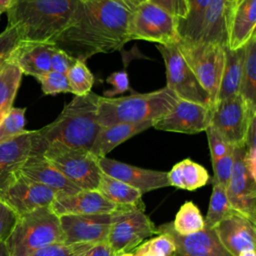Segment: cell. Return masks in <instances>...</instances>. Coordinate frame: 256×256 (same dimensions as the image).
I'll return each mask as SVG.
<instances>
[{
    "instance_id": "obj_41",
    "label": "cell",
    "mask_w": 256,
    "mask_h": 256,
    "mask_svg": "<svg viewBox=\"0 0 256 256\" xmlns=\"http://www.w3.org/2000/svg\"><path fill=\"white\" fill-rule=\"evenodd\" d=\"M106 82L110 85H112L111 90H105L103 92V97L112 98L118 94H123L124 92L130 90V83H129V77L126 72V70L122 71H116L111 73L107 79Z\"/></svg>"
},
{
    "instance_id": "obj_11",
    "label": "cell",
    "mask_w": 256,
    "mask_h": 256,
    "mask_svg": "<svg viewBox=\"0 0 256 256\" xmlns=\"http://www.w3.org/2000/svg\"><path fill=\"white\" fill-rule=\"evenodd\" d=\"M162 55L168 87L181 100L213 106L208 93L201 86L195 74L185 61L176 44H156Z\"/></svg>"
},
{
    "instance_id": "obj_28",
    "label": "cell",
    "mask_w": 256,
    "mask_h": 256,
    "mask_svg": "<svg viewBox=\"0 0 256 256\" xmlns=\"http://www.w3.org/2000/svg\"><path fill=\"white\" fill-rule=\"evenodd\" d=\"M167 177L170 186L189 191L203 187L210 181L208 171L202 165L189 158L176 163L167 172Z\"/></svg>"
},
{
    "instance_id": "obj_24",
    "label": "cell",
    "mask_w": 256,
    "mask_h": 256,
    "mask_svg": "<svg viewBox=\"0 0 256 256\" xmlns=\"http://www.w3.org/2000/svg\"><path fill=\"white\" fill-rule=\"evenodd\" d=\"M155 121L138 123H117L109 126H101L90 149V153L96 158L106 155L121 143L133 136L153 127Z\"/></svg>"
},
{
    "instance_id": "obj_54",
    "label": "cell",
    "mask_w": 256,
    "mask_h": 256,
    "mask_svg": "<svg viewBox=\"0 0 256 256\" xmlns=\"http://www.w3.org/2000/svg\"><path fill=\"white\" fill-rule=\"evenodd\" d=\"M144 1H148V0H144Z\"/></svg>"
},
{
    "instance_id": "obj_12",
    "label": "cell",
    "mask_w": 256,
    "mask_h": 256,
    "mask_svg": "<svg viewBox=\"0 0 256 256\" xmlns=\"http://www.w3.org/2000/svg\"><path fill=\"white\" fill-rule=\"evenodd\" d=\"M244 157L245 145L233 147V165L226 194L231 207L256 224V180L248 175Z\"/></svg>"
},
{
    "instance_id": "obj_29",
    "label": "cell",
    "mask_w": 256,
    "mask_h": 256,
    "mask_svg": "<svg viewBox=\"0 0 256 256\" xmlns=\"http://www.w3.org/2000/svg\"><path fill=\"white\" fill-rule=\"evenodd\" d=\"M209 2L210 0H187L188 14L185 19L178 20V34L182 41L194 43L200 40Z\"/></svg>"
},
{
    "instance_id": "obj_6",
    "label": "cell",
    "mask_w": 256,
    "mask_h": 256,
    "mask_svg": "<svg viewBox=\"0 0 256 256\" xmlns=\"http://www.w3.org/2000/svg\"><path fill=\"white\" fill-rule=\"evenodd\" d=\"M42 155L80 189H97L102 172L98 166L97 158L90 151L72 148L60 142H51L46 144Z\"/></svg>"
},
{
    "instance_id": "obj_51",
    "label": "cell",
    "mask_w": 256,
    "mask_h": 256,
    "mask_svg": "<svg viewBox=\"0 0 256 256\" xmlns=\"http://www.w3.org/2000/svg\"><path fill=\"white\" fill-rule=\"evenodd\" d=\"M139 256H165L161 253H157V252H145Z\"/></svg>"
},
{
    "instance_id": "obj_3",
    "label": "cell",
    "mask_w": 256,
    "mask_h": 256,
    "mask_svg": "<svg viewBox=\"0 0 256 256\" xmlns=\"http://www.w3.org/2000/svg\"><path fill=\"white\" fill-rule=\"evenodd\" d=\"M98 99L99 95L92 91L75 96L54 121L36 130L37 139L43 148L48 143L60 142L90 151L101 127L97 121Z\"/></svg>"
},
{
    "instance_id": "obj_27",
    "label": "cell",
    "mask_w": 256,
    "mask_h": 256,
    "mask_svg": "<svg viewBox=\"0 0 256 256\" xmlns=\"http://www.w3.org/2000/svg\"><path fill=\"white\" fill-rule=\"evenodd\" d=\"M244 55L245 46L235 50H231L225 46V63L216 102L239 94Z\"/></svg>"
},
{
    "instance_id": "obj_46",
    "label": "cell",
    "mask_w": 256,
    "mask_h": 256,
    "mask_svg": "<svg viewBox=\"0 0 256 256\" xmlns=\"http://www.w3.org/2000/svg\"><path fill=\"white\" fill-rule=\"evenodd\" d=\"M83 256H115L114 251L107 241L93 244Z\"/></svg>"
},
{
    "instance_id": "obj_40",
    "label": "cell",
    "mask_w": 256,
    "mask_h": 256,
    "mask_svg": "<svg viewBox=\"0 0 256 256\" xmlns=\"http://www.w3.org/2000/svg\"><path fill=\"white\" fill-rule=\"evenodd\" d=\"M233 165V147L221 158L212 162L213 166V184H218L223 188H227Z\"/></svg>"
},
{
    "instance_id": "obj_16",
    "label": "cell",
    "mask_w": 256,
    "mask_h": 256,
    "mask_svg": "<svg viewBox=\"0 0 256 256\" xmlns=\"http://www.w3.org/2000/svg\"><path fill=\"white\" fill-rule=\"evenodd\" d=\"M97 162L102 173L138 189L142 194L170 186L164 171L145 169L107 157H99Z\"/></svg>"
},
{
    "instance_id": "obj_35",
    "label": "cell",
    "mask_w": 256,
    "mask_h": 256,
    "mask_svg": "<svg viewBox=\"0 0 256 256\" xmlns=\"http://www.w3.org/2000/svg\"><path fill=\"white\" fill-rule=\"evenodd\" d=\"M26 108L12 107L0 121V137L2 141L25 132Z\"/></svg>"
},
{
    "instance_id": "obj_19",
    "label": "cell",
    "mask_w": 256,
    "mask_h": 256,
    "mask_svg": "<svg viewBox=\"0 0 256 256\" xmlns=\"http://www.w3.org/2000/svg\"><path fill=\"white\" fill-rule=\"evenodd\" d=\"M50 209L58 216L111 214L120 207L97 190H80L73 194H56Z\"/></svg>"
},
{
    "instance_id": "obj_18",
    "label": "cell",
    "mask_w": 256,
    "mask_h": 256,
    "mask_svg": "<svg viewBox=\"0 0 256 256\" xmlns=\"http://www.w3.org/2000/svg\"><path fill=\"white\" fill-rule=\"evenodd\" d=\"M59 219L67 243L96 244L107 241L111 214L62 215Z\"/></svg>"
},
{
    "instance_id": "obj_48",
    "label": "cell",
    "mask_w": 256,
    "mask_h": 256,
    "mask_svg": "<svg viewBox=\"0 0 256 256\" xmlns=\"http://www.w3.org/2000/svg\"><path fill=\"white\" fill-rule=\"evenodd\" d=\"M14 0H0V13L6 12Z\"/></svg>"
},
{
    "instance_id": "obj_55",
    "label": "cell",
    "mask_w": 256,
    "mask_h": 256,
    "mask_svg": "<svg viewBox=\"0 0 256 256\" xmlns=\"http://www.w3.org/2000/svg\"><path fill=\"white\" fill-rule=\"evenodd\" d=\"M0 16H1V13H0Z\"/></svg>"
},
{
    "instance_id": "obj_42",
    "label": "cell",
    "mask_w": 256,
    "mask_h": 256,
    "mask_svg": "<svg viewBox=\"0 0 256 256\" xmlns=\"http://www.w3.org/2000/svg\"><path fill=\"white\" fill-rule=\"evenodd\" d=\"M205 132L208 139L211 161L214 162L225 155L232 146H230L211 126H209Z\"/></svg>"
},
{
    "instance_id": "obj_47",
    "label": "cell",
    "mask_w": 256,
    "mask_h": 256,
    "mask_svg": "<svg viewBox=\"0 0 256 256\" xmlns=\"http://www.w3.org/2000/svg\"><path fill=\"white\" fill-rule=\"evenodd\" d=\"M114 2L120 4L121 6L125 7L129 11L133 12L141 3L145 2L144 0H113Z\"/></svg>"
},
{
    "instance_id": "obj_10",
    "label": "cell",
    "mask_w": 256,
    "mask_h": 256,
    "mask_svg": "<svg viewBox=\"0 0 256 256\" xmlns=\"http://www.w3.org/2000/svg\"><path fill=\"white\" fill-rule=\"evenodd\" d=\"M153 235H158V230L145 211L134 207H120L111 213L107 242L115 255L131 252Z\"/></svg>"
},
{
    "instance_id": "obj_20",
    "label": "cell",
    "mask_w": 256,
    "mask_h": 256,
    "mask_svg": "<svg viewBox=\"0 0 256 256\" xmlns=\"http://www.w3.org/2000/svg\"><path fill=\"white\" fill-rule=\"evenodd\" d=\"M214 230L222 245L233 256L245 250H255L256 224L238 212L220 221Z\"/></svg>"
},
{
    "instance_id": "obj_36",
    "label": "cell",
    "mask_w": 256,
    "mask_h": 256,
    "mask_svg": "<svg viewBox=\"0 0 256 256\" xmlns=\"http://www.w3.org/2000/svg\"><path fill=\"white\" fill-rule=\"evenodd\" d=\"M93 244L60 242L45 246L30 256H83Z\"/></svg>"
},
{
    "instance_id": "obj_2",
    "label": "cell",
    "mask_w": 256,
    "mask_h": 256,
    "mask_svg": "<svg viewBox=\"0 0 256 256\" xmlns=\"http://www.w3.org/2000/svg\"><path fill=\"white\" fill-rule=\"evenodd\" d=\"M77 0H14L6 11L8 25L24 42L53 43L69 26Z\"/></svg>"
},
{
    "instance_id": "obj_52",
    "label": "cell",
    "mask_w": 256,
    "mask_h": 256,
    "mask_svg": "<svg viewBox=\"0 0 256 256\" xmlns=\"http://www.w3.org/2000/svg\"><path fill=\"white\" fill-rule=\"evenodd\" d=\"M115 256H135V255L133 254V252H123V253L117 254Z\"/></svg>"
},
{
    "instance_id": "obj_37",
    "label": "cell",
    "mask_w": 256,
    "mask_h": 256,
    "mask_svg": "<svg viewBox=\"0 0 256 256\" xmlns=\"http://www.w3.org/2000/svg\"><path fill=\"white\" fill-rule=\"evenodd\" d=\"M22 41L20 32L14 26L8 25L7 28L0 33V70L10 62L14 51Z\"/></svg>"
},
{
    "instance_id": "obj_21",
    "label": "cell",
    "mask_w": 256,
    "mask_h": 256,
    "mask_svg": "<svg viewBox=\"0 0 256 256\" xmlns=\"http://www.w3.org/2000/svg\"><path fill=\"white\" fill-rule=\"evenodd\" d=\"M256 0H234L228 20L227 47L231 50L246 45L256 33Z\"/></svg>"
},
{
    "instance_id": "obj_39",
    "label": "cell",
    "mask_w": 256,
    "mask_h": 256,
    "mask_svg": "<svg viewBox=\"0 0 256 256\" xmlns=\"http://www.w3.org/2000/svg\"><path fill=\"white\" fill-rule=\"evenodd\" d=\"M37 80L41 84V89L44 95L70 93V87L66 74L50 70L38 77Z\"/></svg>"
},
{
    "instance_id": "obj_17",
    "label": "cell",
    "mask_w": 256,
    "mask_h": 256,
    "mask_svg": "<svg viewBox=\"0 0 256 256\" xmlns=\"http://www.w3.org/2000/svg\"><path fill=\"white\" fill-rule=\"evenodd\" d=\"M158 234L167 233L175 244L174 253L171 256H233L220 242L214 228L204 226L201 231L189 235H179L171 222L157 227Z\"/></svg>"
},
{
    "instance_id": "obj_31",
    "label": "cell",
    "mask_w": 256,
    "mask_h": 256,
    "mask_svg": "<svg viewBox=\"0 0 256 256\" xmlns=\"http://www.w3.org/2000/svg\"><path fill=\"white\" fill-rule=\"evenodd\" d=\"M22 76L23 73L13 62L0 70V115H5L13 107Z\"/></svg>"
},
{
    "instance_id": "obj_7",
    "label": "cell",
    "mask_w": 256,
    "mask_h": 256,
    "mask_svg": "<svg viewBox=\"0 0 256 256\" xmlns=\"http://www.w3.org/2000/svg\"><path fill=\"white\" fill-rule=\"evenodd\" d=\"M177 47L197 80L208 93L212 105L216 102L225 63V46L216 42L189 43L180 40Z\"/></svg>"
},
{
    "instance_id": "obj_32",
    "label": "cell",
    "mask_w": 256,
    "mask_h": 256,
    "mask_svg": "<svg viewBox=\"0 0 256 256\" xmlns=\"http://www.w3.org/2000/svg\"><path fill=\"white\" fill-rule=\"evenodd\" d=\"M171 224L173 230L179 235L196 233L205 226L204 218L199 208L192 201H186L181 205Z\"/></svg>"
},
{
    "instance_id": "obj_53",
    "label": "cell",
    "mask_w": 256,
    "mask_h": 256,
    "mask_svg": "<svg viewBox=\"0 0 256 256\" xmlns=\"http://www.w3.org/2000/svg\"><path fill=\"white\" fill-rule=\"evenodd\" d=\"M3 117H4V115H0V121L2 120ZM1 142H3V141H2V139H1V137H0V143H1Z\"/></svg>"
},
{
    "instance_id": "obj_14",
    "label": "cell",
    "mask_w": 256,
    "mask_h": 256,
    "mask_svg": "<svg viewBox=\"0 0 256 256\" xmlns=\"http://www.w3.org/2000/svg\"><path fill=\"white\" fill-rule=\"evenodd\" d=\"M56 193L50 188L20 175L1 195L0 201L7 205L17 216L41 207L50 206Z\"/></svg>"
},
{
    "instance_id": "obj_25",
    "label": "cell",
    "mask_w": 256,
    "mask_h": 256,
    "mask_svg": "<svg viewBox=\"0 0 256 256\" xmlns=\"http://www.w3.org/2000/svg\"><path fill=\"white\" fill-rule=\"evenodd\" d=\"M234 0H210L199 41L227 46L228 20Z\"/></svg>"
},
{
    "instance_id": "obj_1",
    "label": "cell",
    "mask_w": 256,
    "mask_h": 256,
    "mask_svg": "<svg viewBox=\"0 0 256 256\" xmlns=\"http://www.w3.org/2000/svg\"><path fill=\"white\" fill-rule=\"evenodd\" d=\"M130 16L131 11L113 0H77L69 26L53 44L83 61L120 50L130 41Z\"/></svg>"
},
{
    "instance_id": "obj_26",
    "label": "cell",
    "mask_w": 256,
    "mask_h": 256,
    "mask_svg": "<svg viewBox=\"0 0 256 256\" xmlns=\"http://www.w3.org/2000/svg\"><path fill=\"white\" fill-rule=\"evenodd\" d=\"M96 190L116 205L134 207L145 211V204L142 200L143 194L138 189L104 173H101Z\"/></svg>"
},
{
    "instance_id": "obj_13",
    "label": "cell",
    "mask_w": 256,
    "mask_h": 256,
    "mask_svg": "<svg viewBox=\"0 0 256 256\" xmlns=\"http://www.w3.org/2000/svg\"><path fill=\"white\" fill-rule=\"evenodd\" d=\"M211 113L212 106L178 99L166 115L155 121L153 127L161 131L197 134L210 126Z\"/></svg>"
},
{
    "instance_id": "obj_8",
    "label": "cell",
    "mask_w": 256,
    "mask_h": 256,
    "mask_svg": "<svg viewBox=\"0 0 256 256\" xmlns=\"http://www.w3.org/2000/svg\"><path fill=\"white\" fill-rule=\"evenodd\" d=\"M256 108L240 94L219 100L212 106L210 126L232 147L244 146Z\"/></svg>"
},
{
    "instance_id": "obj_15",
    "label": "cell",
    "mask_w": 256,
    "mask_h": 256,
    "mask_svg": "<svg viewBox=\"0 0 256 256\" xmlns=\"http://www.w3.org/2000/svg\"><path fill=\"white\" fill-rule=\"evenodd\" d=\"M34 152L35 130H26L0 143V195L15 182L22 166Z\"/></svg>"
},
{
    "instance_id": "obj_43",
    "label": "cell",
    "mask_w": 256,
    "mask_h": 256,
    "mask_svg": "<svg viewBox=\"0 0 256 256\" xmlns=\"http://www.w3.org/2000/svg\"><path fill=\"white\" fill-rule=\"evenodd\" d=\"M76 59L54 45L50 57V70L66 74Z\"/></svg>"
},
{
    "instance_id": "obj_9",
    "label": "cell",
    "mask_w": 256,
    "mask_h": 256,
    "mask_svg": "<svg viewBox=\"0 0 256 256\" xmlns=\"http://www.w3.org/2000/svg\"><path fill=\"white\" fill-rule=\"evenodd\" d=\"M128 33L130 40H146L160 45L177 44L178 19L148 1L131 12Z\"/></svg>"
},
{
    "instance_id": "obj_33",
    "label": "cell",
    "mask_w": 256,
    "mask_h": 256,
    "mask_svg": "<svg viewBox=\"0 0 256 256\" xmlns=\"http://www.w3.org/2000/svg\"><path fill=\"white\" fill-rule=\"evenodd\" d=\"M235 212L237 211L231 207L227 198L226 189L218 184H213L208 211L204 218L205 226L214 228L220 221Z\"/></svg>"
},
{
    "instance_id": "obj_22",
    "label": "cell",
    "mask_w": 256,
    "mask_h": 256,
    "mask_svg": "<svg viewBox=\"0 0 256 256\" xmlns=\"http://www.w3.org/2000/svg\"><path fill=\"white\" fill-rule=\"evenodd\" d=\"M20 173L50 188L56 194H73L82 190L71 183L40 153H33L22 166Z\"/></svg>"
},
{
    "instance_id": "obj_23",
    "label": "cell",
    "mask_w": 256,
    "mask_h": 256,
    "mask_svg": "<svg viewBox=\"0 0 256 256\" xmlns=\"http://www.w3.org/2000/svg\"><path fill=\"white\" fill-rule=\"evenodd\" d=\"M53 47V43L22 41L14 51L10 62H13L23 75L33 76L37 79L50 71V57Z\"/></svg>"
},
{
    "instance_id": "obj_44",
    "label": "cell",
    "mask_w": 256,
    "mask_h": 256,
    "mask_svg": "<svg viewBox=\"0 0 256 256\" xmlns=\"http://www.w3.org/2000/svg\"><path fill=\"white\" fill-rule=\"evenodd\" d=\"M148 2L162 8L178 20L185 19L188 14L187 0H148Z\"/></svg>"
},
{
    "instance_id": "obj_34",
    "label": "cell",
    "mask_w": 256,
    "mask_h": 256,
    "mask_svg": "<svg viewBox=\"0 0 256 256\" xmlns=\"http://www.w3.org/2000/svg\"><path fill=\"white\" fill-rule=\"evenodd\" d=\"M70 93L75 96L86 95L91 92L94 84V75L86 65V61L76 59L66 73Z\"/></svg>"
},
{
    "instance_id": "obj_5",
    "label": "cell",
    "mask_w": 256,
    "mask_h": 256,
    "mask_svg": "<svg viewBox=\"0 0 256 256\" xmlns=\"http://www.w3.org/2000/svg\"><path fill=\"white\" fill-rule=\"evenodd\" d=\"M60 242L65 239L59 216L47 206L17 216L4 244L8 256H30L45 246Z\"/></svg>"
},
{
    "instance_id": "obj_49",
    "label": "cell",
    "mask_w": 256,
    "mask_h": 256,
    "mask_svg": "<svg viewBox=\"0 0 256 256\" xmlns=\"http://www.w3.org/2000/svg\"><path fill=\"white\" fill-rule=\"evenodd\" d=\"M238 256H256L255 250H245L239 253Z\"/></svg>"
},
{
    "instance_id": "obj_38",
    "label": "cell",
    "mask_w": 256,
    "mask_h": 256,
    "mask_svg": "<svg viewBox=\"0 0 256 256\" xmlns=\"http://www.w3.org/2000/svg\"><path fill=\"white\" fill-rule=\"evenodd\" d=\"M175 244L171 236L167 233H160L158 236L147 240L132 252L135 256H139L145 252H157L165 256H171L174 253Z\"/></svg>"
},
{
    "instance_id": "obj_50",
    "label": "cell",
    "mask_w": 256,
    "mask_h": 256,
    "mask_svg": "<svg viewBox=\"0 0 256 256\" xmlns=\"http://www.w3.org/2000/svg\"><path fill=\"white\" fill-rule=\"evenodd\" d=\"M0 256H8V252L4 242L0 243Z\"/></svg>"
},
{
    "instance_id": "obj_30",
    "label": "cell",
    "mask_w": 256,
    "mask_h": 256,
    "mask_svg": "<svg viewBox=\"0 0 256 256\" xmlns=\"http://www.w3.org/2000/svg\"><path fill=\"white\" fill-rule=\"evenodd\" d=\"M239 94L256 108V33L245 45L242 80Z\"/></svg>"
},
{
    "instance_id": "obj_4",
    "label": "cell",
    "mask_w": 256,
    "mask_h": 256,
    "mask_svg": "<svg viewBox=\"0 0 256 256\" xmlns=\"http://www.w3.org/2000/svg\"><path fill=\"white\" fill-rule=\"evenodd\" d=\"M177 101L178 97L166 86L152 92L117 98L99 96L97 121L100 126L156 121L166 115Z\"/></svg>"
},
{
    "instance_id": "obj_45",
    "label": "cell",
    "mask_w": 256,
    "mask_h": 256,
    "mask_svg": "<svg viewBox=\"0 0 256 256\" xmlns=\"http://www.w3.org/2000/svg\"><path fill=\"white\" fill-rule=\"evenodd\" d=\"M17 215L7 205L0 201V243L4 242L9 236Z\"/></svg>"
}]
</instances>
